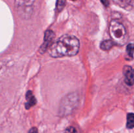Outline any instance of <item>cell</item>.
I'll list each match as a JSON object with an SVG mask.
<instances>
[{
    "mask_svg": "<svg viewBox=\"0 0 134 133\" xmlns=\"http://www.w3.org/2000/svg\"><path fill=\"white\" fill-rule=\"evenodd\" d=\"M80 42L76 37L64 35L54 42L48 48V53L52 57L74 56L79 53Z\"/></svg>",
    "mask_w": 134,
    "mask_h": 133,
    "instance_id": "1",
    "label": "cell"
},
{
    "mask_svg": "<svg viewBox=\"0 0 134 133\" xmlns=\"http://www.w3.org/2000/svg\"><path fill=\"white\" fill-rule=\"evenodd\" d=\"M109 34L113 41L118 45H124L128 40V35L125 27L116 20H113L110 22Z\"/></svg>",
    "mask_w": 134,
    "mask_h": 133,
    "instance_id": "2",
    "label": "cell"
},
{
    "mask_svg": "<svg viewBox=\"0 0 134 133\" xmlns=\"http://www.w3.org/2000/svg\"><path fill=\"white\" fill-rule=\"evenodd\" d=\"M79 99L77 93H71L65 96L60 102V114L62 116L70 114L78 106Z\"/></svg>",
    "mask_w": 134,
    "mask_h": 133,
    "instance_id": "3",
    "label": "cell"
},
{
    "mask_svg": "<svg viewBox=\"0 0 134 133\" xmlns=\"http://www.w3.org/2000/svg\"><path fill=\"white\" fill-rule=\"evenodd\" d=\"M55 37V34L52 30H47L44 33V41H43V44L40 48L41 53H44L48 48H50L52 43H54L53 40Z\"/></svg>",
    "mask_w": 134,
    "mask_h": 133,
    "instance_id": "4",
    "label": "cell"
},
{
    "mask_svg": "<svg viewBox=\"0 0 134 133\" xmlns=\"http://www.w3.org/2000/svg\"><path fill=\"white\" fill-rule=\"evenodd\" d=\"M123 73L124 75V82L128 86H132L134 84V74L132 67L126 65L123 68Z\"/></svg>",
    "mask_w": 134,
    "mask_h": 133,
    "instance_id": "5",
    "label": "cell"
},
{
    "mask_svg": "<svg viewBox=\"0 0 134 133\" xmlns=\"http://www.w3.org/2000/svg\"><path fill=\"white\" fill-rule=\"evenodd\" d=\"M26 99L27 102L25 104V108L27 110L30 109V108L36 104L37 100L31 91H27L26 95Z\"/></svg>",
    "mask_w": 134,
    "mask_h": 133,
    "instance_id": "6",
    "label": "cell"
},
{
    "mask_svg": "<svg viewBox=\"0 0 134 133\" xmlns=\"http://www.w3.org/2000/svg\"><path fill=\"white\" fill-rule=\"evenodd\" d=\"M113 1L116 5L124 9L131 7L134 4V0H113Z\"/></svg>",
    "mask_w": 134,
    "mask_h": 133,
    "instance_id": "7",
    "label": "cell"
},
{
    "mask_svg": "<svg viewBox=\"0 0 134 133\" xmlns=\"http://www.w3.org/2000/svg\"><path fill=\"white\" fill-rule=\"evenodd\" d=\"M115 43H114L113 40H103L100 44V48L101 49L103 50L107 51V50H109L112 48V47L113 46L114 44Z\"/></svg>",
    "mask_w": 134,
    "mask_h": 133,
    "instance_id": "8",
    "label": "cell"
},
{
    "mask_svg": "<svg viewBox=\"0 0 134 133\" xmlns=\"http://www.w3.org/2000/svg\"><path fill=\"white\" fill-rule=\"evenodd\" d=\"M126 126L130 129L134 128V113H129L127 115Z\"/></svg>",
    "mask_w": 134,
    "mask_h": 133,
    "instance_id": "9",
    "label": "cell"
},
{
    "mask_svg": "<svg viewBox=\"0 0 134 133\" xmlns=\"http://www.w3.org/2000/svg\"><path fill=\"white\" fill-rule=\"evenodd\" d=\"M126 52L128 53V56L131 58H133V52H134V44H128L126 47Z\"/></svg>",
    "mask_w": 134,
    "mask_h": 133,
    "instance_id": "10",
    "label": "cell"
},
{
    "mask_svg": "<svg viewBox=\"0 0 134 133\" xmlns=\"http://www.w3.org/2000/svg\"><path fill=\"white\" fill-rule=\"evenodd\" d=\"M65 4V0H57L56 3V9L58 11L60 12L64 8Z\"/></svg>",
    "mask_w": 134,
    "mask_h": 133,
    "instance_id": "11",
    "label": "cell"
},
{
    "mask_svg": "<svg viewBox=\"0 0 134 133\" xmlns=\"http://www.w3.org/2000/svg\"><path fill=\"white\" fill-rule=\"evenodd\" d=\"M20 2H22V3H24V5H27L29 7H32L33 3L35 1V0H19Z\"/></svg>",
    "mask_w": 134,
    "mask_h": 133,
    "instance_id": "12",
    "label": "cell"
},
{
    "mask_svg": "<svg viewBox=\"0 0 134 133\" xmlns=\"http://www.w3.org/2000/svg\"><path fill=\"white\" fill-rule=\"evenodd\" d=\"M64 133H77V131L73 126H69L65 129Z\"/></svg>",
    "mask_w": 134,
    "mask_h": 133,
    "instance_id": "13",
    "label": "cell"
},
{
    "mask_svg": "<svg viewBox=\"0 0 134 133\" xmlns=\"http://www.w3.org/2000/svg\"><path fill=\"white\" fill-rule=\"evenodd\" d=\"M28 133H38L37 129L36 127H32L29 130Z\"/></svg>",
    "mask_w": 134,
    "mask_h": 133,
    "instance_id": "14",
    "label": "cell"
},
{
    "mask_svg": "<svg viewBox=\"0 0 134 133\" xmlns=\"http://www.w3.org/2000/svg\"><path fill=\"white\" fill-rule=\"evenodd\" d=\"M101 2L103 4L105 7H107L109 5V0H100Z\"/></svg>",
    "mask_w": 134,
    "mask_h": 133,
    "instance_id": "15",
    "label": "cell"
},
{
    "mask_svg": "<svg viewBox=\"0 0 134 133\" xmlns=\"http://www.w3.org/2000/svg\"><path fill=\"white\" fill-rule=\"evenodd\" d=\"M133 74H134V69L133 70Z\"/></svg>",
    "mask_w": 134,
    "mask_h": 133,
    "instance_id": "16",
    "label": "cell"
},
{
    "mask_svg": "<svg viewBox=\"0 0 134 133\" xmlns=\"http://www.w3.org/2000/svg\"><path fill=\"white\" fill-rule=\"evenodd\" d=\"M72 1H76V0H72Z\"/></svg>",
    "mask_w": 134,
    "mask_h": 133,
    "instance_id": "17",
    "label": "cell"
}]
</instances>
